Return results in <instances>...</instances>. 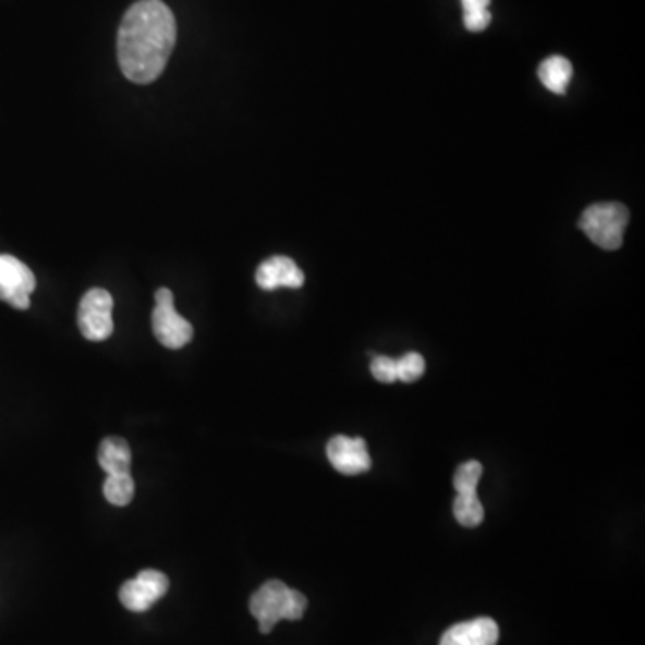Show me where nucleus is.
<instances>
[{
  "label": "nucleus",
  "mask_w": 645,
  "mask_h": 645,
  "mask_svg": "<svg viewBox=\"0 0 645 645\" xmlns=\"http://www.w3.org/2000/svg\"><path fill=\"white\" fill-rule=\"evenodd\" d=\"M255 280L264 291H275L278 288L300 289L305 282V275L294 260L278 255L258 266Z\"/></svg>",
  "instance_id": "9"
},
{
  "label": "nucleus",
  "mask_w": 645,
  "mask_h": 645,
  "mask_svg": "<svg viewBox=\"0 0 645 645\" xmlns=\"http://www.w3.org/2000/svg\"><path fill=\"white\" fill-rule=\"evenodd\" d=\"M113 297L105 289H90L81 297L77 325L88 341H107L113 333Z\"/></svg>",
  "instance_id": "5"
},
{
  "label": "nucleus",
  "mask_w": 645,
  "mask_h": 645,
  "mask_svg": "<svg viewBox=\"0 0 645 645\" xmlns=\"http://www.w3.org/2000/svg\"><path fill=\"white\" fill-rule=\"evenodd\" d=\"M630 210L620 203H595L581 216L580 228L595 246L616 252L624 241Z\"/></svg>",
  "instance_id": "3"
},
{
  "label": "nucleus",
  "mask_w": 645,
  "mask_h": 645,
  "mask_svg": "<svg viewBox=\"0 0 645 645\" xmlns=\"http://www.w3.org/2000/svg\"><path fill=\"white\" fill-rule=\"evenodd\" d=\"M538 76L547 90L563 96L567 94L570 80H572V63L563 56H550L547 60L541 61Z\"/></svg>",
  "instance_id": "12"
},
{
  "label": "nucleus",
  "mask_w": 645,
  "mask_h": 645,
  "mask_svg": "<svg viewBox=\"0 0 645 645\" xmlns=\"http://www.w3.org/2000/svg\"><path fill=\"white\" fill-rule=\"evenodd\" d=\"M177 21L161 0H138L126 11L117 35L121 71L136 85H149L166 71L177 46Z\"/></svg>",
  "instance_id": "1"
},
{
  "label": "nucleus",
  "mask_w": 645,
  "mask_h": 645,
  "mask_svg": "<svg viewBox=\"0 0 645 645\" xmlns=\"http://www.w3.org/2000/svg\"><path fill=\"white\" fill-rule=\"evenodd\" d=\"M36 278L26 264L11 255H0V302L26 311L31 294L35 293Z\"/></svg>",
  "instance_id": "6"
},
{
  "label": "nucleus",
  "mask_w": 645,
  "mask_h": 645,
  "mask_svg": "<svg viewBox=\"0 0 645 645\" xmlns=\"http://www.w3.org/2000/svg\"><path fill=\"white\" fill-rule=\"evenodd\" d=\"M499 625L494 619H480L461 622L445 631L439 645H497Z\"/></svg>",
  "instance_id": "10"
},
{
  "label": "nucleus",
  "mask_w": 645,
  "mask_h": 645,
  "mask_svg": "<svg viewBox=\"0 0 645 645\" xmlns=\"http://www.w3.org/2000/svg\"><path fill=\"white\" fill-rule=\"evenodd\" d=\"M102 494L111 506L124 508L135 497V480L130 474L108 475L102 484Z\"/></svg>",
  "instance_id": "13"
},
{
  "label": "nucleus",
  "mask_w": 645,
  "mask_h": 645,
  "mask_svg": "<svg viewBox=\"0 0 645 645\" xmlns=\"http://www.w3.org/2000/svg\"><path fill=\"white\" fill-rule=\"evenodd\" d=\"M327 455L339 474L358 475L372 468V458L363 438L336 436L328 441Z\"/></svg>",
  "instance_id": "8"
},
{
  "label": "nucleus",
  "mask_w": 645,
  "mask_h": 645,
  "mask_svg": "<svg viewBox=\"0 0 645 645\" xmlns=\"http://www.w3.org/2000/svg\"><path fill=\"white\" fill-rule=\"evenodd\" d=\"M454 516L463 527L483 524L484 508L477 495H459L454 500Z\"/></svg>",
  "instance_id": "14"
},
{
  "label": "nucleus",
  "mask_w": 645,
  "mask_h": 645,
  "mask_svg": "<svg viewBox=\"0 0 645 645\" xmlns=\"http://www.w3.org/2000/svg\"><path fill=\"white\" fill-rule=\"evenodd\" d=\"M169 591V580L158 570H142L135 580L127 581L119 591L124 608L135 613H142L151 608Z\"/></svg>",
  "instance_id": "7"
},
{
  "label": "nucleus",
  "mask_w": 645,
  "mask_h": 645,
  "mask_svg": "<svg viewBox=\"0 0 645 645\" xmlns=\"http://www.w3.org/2000/svg\"><path fill=\"white\" fill-rule=\"evenodd\" d=\"M489 2L491 0H461L463 4V22L466 29L472 33H480L486 29L491 22V13H489Z\"/></svg>",
  "instance_id": "15"
},
{
  "label": "nucleus",
  "mask_w": 645,
  "mask_h": 645,
  "mask_svg": "<svg viewBox=\"0 0 645 645\" xmlns=\"http://www.w3.org/2000/svg\"><path fill=\"white\" fill-rule=\"evenodd\" d=\"M157 307L153 311V332L158 343L166 349L180 350L191 343L194 328L182 318L174 308V296L167 288L158 289L155 294Z\"/></svg>",
  "instance_id": "4"
},
{
  "label": "nucleus",
  "mask_w": 645,
  "mask_h": 645,
  "mask_svg": "<svg viewBox=\"0 0 645 645\" xmlns=\"http://www.w3.org/2000/svg\"><path fill=\"white\" fill-rule=\"evenodd\" d=\"M480 477H483V464L479 461L461 464L454 475L455 491L459 495H477Z\"/></svg>",
  "instance_id": "16"
},
{
  "label": "nucleus",
  "mask_w": 645,
  "mask_h": 645,
  "mask_svg": "<svg viewBox=\"0 0 645 645\" xmlns=\"http://www.w3.org/2000/svg\"><path fill=\"white\" fill-rule=\"evenodd\" d=\"M99 464L108 475L130 474L132 468V449L126 439L111 438L102 439L99 447Z\"/></svg>",
  "instance_id": "11"
},
{
  "label": "nucleus",
  "mask_w": 645,
  "mask_h": 645,
  "mask_svg": "<svg viewBox=\"0 0 645 645\" xmlns=\"http://www.w3.org/2000/svg\"><path fill=\"white\" fill-rule=\"evenodd\" d=\"M307 610V597L282 581H268L260 586L252 600L250 611L258 620L260 633L268 635L280 620H300Z\"/></svg>",
  "instance_id": "2"
},
{
  "label": "nucleus",
  "mask_w": 645,
  "mask_h": 645,
  "mask_svg": "<svg viewBox=\"0 0 645 645\" xmlns=\"http://www.w3.org/2000/svg\"><path fill=\"white\" fill-rule=\"evenodd\" d=\"M425 372V361L419 353H405L397 358V377L402 382H416Z\"/></svg>",
  "instance_id": "17"
},
{
  "label": "nucleus",
  "mask_w": 645,
  "mask_h": 645,
  "mask_svg": "<svg viewBox=\"0 0 645 645\" xmlns=\"http://www.w3.org/2000/svg\"><path fill=\"white\" fill-rule=\"evenodd\" d=\"M372 374L378 382L393 384L399 380L397 377V358L375 357L372 363Z\"/></svg>",
  "instance_id": "18"
}]
</instances>
